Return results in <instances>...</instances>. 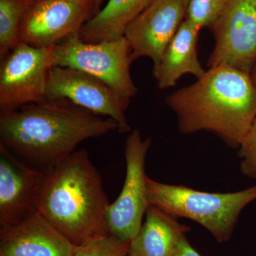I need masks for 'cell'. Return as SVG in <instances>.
<instances>
[{
	"label": "cell",
	"instance_id": "6da1fadb",
	"mask_svg": "<svg viewBox=\"0 0 256 256\" xmlns=\"http://www.w3.org/2000/svg\"><path fill=\"white\" fill-rule=\"evenodd\" d=\"M119 130L116 121L66 98L52 99L0 112V143L18 158L46 172L92 138Z\"/></svg>",
	"mask_w": 256,
	"mask_h": 256
},
{
	"label": "cell",
	"instance_id": "7a4b0ae2",
	"mask_svg": "<svg viewBox=\"0 0 256 256\" xmlns=\"http://www.w3.org/2000/svg\"><path fill=\"white\" fill-rule=\"evenodd\" d=\"M166 104L182 133L207 131L238 148L256 117V86L249 74L212 67L196 82L168 96Z\"/></svg>",
	"mask_w": 256,
	"mask_h": 256
},
{
	"label": "cell",
	"instance_id": "3957f363",
	"mask_svg": "<svg viewBox=\"0 0 256 256\" xmlns=\"http://www.w3.org/2000/svg\"><path fill=\"white\" fill-rule=\"evenodd\" d=\"M110 204L100 173L85 150L45 172L38 212L74 245L110 234L106 220Z\"/></svg>",
	"mask_w": 256,
	"mask_h": 256
},
{
	"label": "cell",
	"instance_id": "277c9868",
	"mask_svg": "<svg viewBox=\"0 0 256 256\" xmlns=\"http://www.w3.org/2000/svg\"><path fill=\"white\" fill-rule=\"evenodd\" d=\"M146 186L150 205L175 218L200 224L218 242L230 240L242 210L256 200V184L242 191L217 193L162 183L148 176Z\"/></svg>",
	"mask_w": 256,
	"mask_h": 256
},
{
	"label": "cell",
	"instance_id": "5b68a950",
	"mask_svg": "<svg viewBox=\"0 0 256 256\" xmlns=\"http://www.w3.org/2000/svg\"><path fill=\"white\" fill-rule=\"evenodd\" d=\"M53 57L54 66L90 74L127 98L137 96L130 73L132 50L124 36L90 44L82 42L78 35L54 46Z\"/></svg>",
	"mask_w": 256,
	"mask_h": 256
},
{
	"label": "cell",
	"instance_id": "8992f818",
	"mask_svg": "<svg viewBox=\"0 0 256 256\" xmlns=\"http://www.w3.org/2000/svg\"><path fill=\"white\" fill-rule=\"evenodd\" d=\"M53 48L21 43L1 60L0 110L9 112L46 100Z\"/></svg>",
	"mask_w": 256,
	"mask_h": 256
},
{
	"label": "cell",
	"instance_id": "52a82bcc",
	"mask_svg": "<svg viewBox=\"0 0 256 256\" xmlns=\"http://www.w3.org/2000/svg\"><path fill=\"white\" fill-rule=\"evenodd\" d=\"M150 138L142 139L134 130L126 140V174L118 197L110 204L106 214L110 233L124 240H132L142 225L143 217L150 206L146 174V156Z\"/></svg>",
	"mask_w": 256,
	"mask_h": 256
},
{
	"label": "cell",
	"instance_id": "ba28073f",
	"mask_svg": "<svg viewBox=\"0 0 256 256\" xmlns=\"http://www.w3.org/2000/svg\"><path fill=\"white\" fill-rule=\"evenodd\" d=\"M98 12L94 0H34L20 26V42L52 47L78 36Z\"/></svg>",
	"mask_w": 256,
	"mask_h": 256
},
{
	"label": "cell",
	"instance_id": "9c48e42d",
	"mask_svg": "<svg viewBox=\"0 0 256 256\" xmlns=\"http://www.w3.org/2000/svg\"><path fill=\"white\" fill-rule=\"evenodd\" d=\"M66 98L98 116L116 121L118 132H129L126 111L130 99L100 79L76 69L54 66L50 70L46 99Z\"/></svg>",
	"mask_w": 256,
	"mask_h": 256
},
{
	"label": "cell",
	"instance_id": "30bf717a",
	"mask_svg": "<svg viewBox=\"0 0 256 256\" xmlns=\"http://www.w3.org/2000/svg\"><path fill=\"white\" fill-rule=\"evenodd\" d=\"M210 30L215 45L208 66L250 74L256 58V0H232Z\"/></svg>",
	"mask_w": 256,
	"mask_h": 256
},
{
	"label": "cell",
	"instance_id": "8fae6325",
	"mask_svg": "<svg viewBox=\"0 0 256 256\" xmlns=\"http://www.w3.org/2000/svg\"><path fill=\"white\" fill-rule=\"evenodd\" d=\"M45 172L30 166L0 143V226H12L38 212Z\"/></svg>",
	"mask_w": 256,
	"mask_h": 256
},
{
	"label": "cell",
	"instance_id": "7c38bea8",
	"mask_svg": "<svg viewBox=\"0 0 256 256\" xmlns=\"http://www.w3.org/2000/svg\"><path fill=\"white\" fill-rule=\"evenodd\" d=\"M188 0H152L128 25L124 36L133 62L148 57L158 65L166 47L183 22Z\"/></svg>",
	"mask_w": 256,
	"mask_h": 256
},
{
	"label": "cell",
	"instance_id": "4fadbf2b",
	"mask_svg": "<svg viewBox=\"0 0 256 256\" xmlns=\"http://www.w3.org/2000/svg\"><path fill=\"white\" fill-rule=\"evenodd\" d=\"M75 247L38 212L0 228V256H73Z\"/></svg>",
	"mask_w": 256,
	"mask_h": 256
},
{
	"label": "cell",
	"instance_id": "5bb4252c",
	"mask_svg": "<svg viewBox=\"0 0 256 256\" xmlns=\"http://www.w3.org/2000/svg\"><path fill=\"white\" fill-rule=\"evenodd\" d=\"M200 30L186 18L180 25L159 63L153 66V76L160 89L174 87L186 74L198 78L205 73L197 52Z\"/></svg>",
	"mask_w": 256,
	"mask_h": 256
},
{
	"label": "cell",
	"instance_id": "9a60e30c",
	"mask_svg": "<svg viewBox=\"0 0 256 256\" xmlns=\"http://www.w3.org/2000/svg\"><path fill=\"white\" fill-rule=\"evenodd\" d=\"M146 220L130 240L128 256H173L178 242L191 230L178 218L150 205Z\"/></svg>",
	"mask_w": 256,
	"mask_h": 256
},
{
	"label": "cell",
	"instance_id": "2e32d148",
	"mask_svg": "<svg viewBox=\"0 0 256 256\" xmlns=\"http://www.w3.org/2000/svg\"><path fill=\"white\" fill-rule=\"evenodd\" d=\"M152 0H108L82 28L79 38L86 43L95 44L124 36L133 20Z\"/></svg>",
	"mask_w": 256,
	"mask_h": 256
},
{
	"label": "cell",
	"instance_id": "e0dca14e",
	"mask_svg": "<svg viewBox=\"0 0 256 256\" xmlns=\"http://www.w3.org/2000/svg\"><path fill=\"white\" fill-rule=\"evenodd\" d=\"M34 0H0V58L4 60L21 42L20 26Z\"/></svg>",
	"mask_w": 256,
	"mask_h": 256
},
{
	"label": "cell",
	"instance_id": "ac0fdd59",
	"mask_svg": "<svg viewBox=\"0 0 256 256\" xmlns=\"http://www.w3.org/2000/svg\"><path fill=\"white\" fill-rule=\"evenodd\" d=\"M130 245V240H122L110 233L76 246L73 256H128Z\"/></svg>",
	"mask_w": 256,
	"mask_h": 256
},
{
	"label": "cell",
	"instance_id": "d6986e66",
	"mask_svg": "<svg viewBox=\"0 0 256 256\" xmlns=\"http://www.w3.org/2000/svg\"><path fill=\"white\" fill-rule=\"evenodd\" d=\"M232 0H190L186 18L200 28H212Z\"/></svg>",
	"mask_w": 256,
	"mask_h": 256
},
{
	"label": "cell",
	"instance_id": "ffe728a7",
	"mask_svg": "<svg viewBox=\"0 0 256 256\" xmlns=\"http://www.w3.org/2000/svg\"><path fill=\"white\" fill-rule=\"evenodd\" d=\"M238 158L242 174L256 178V117L246 136L238 146Z\"/></svg>",
	"mask_w": 256,
	"mask_h": 256
},
{
	"label": "cell",
	"instance_id": "44dd1931",
	"mask_svg": "<svg viewBox=\"0 0 256 256\" xmlns=\"http://www.w3.org/2000/svg\"><path fill=\"white\" fill-rule=\"evenodd\" d=\"M173 256H202L188 242L186 236H184L178 242Z\"/></svg>",
	"mask_w": 256,
	"mask_h": 256
},
{
	"label": "cell",
	"instance_id": "7402d4cb",
	"mask_svg": "<svg viewBox=\"0 0 256 256\" xmlns=\"http://www.w3.org/2000/svg\"><path fill=\"white\" fill-rule=\"evenodd\" d=\"M94 1H95L96 8H97L98 12L99 10H100V6L102 4L104 0H94Z\"/></svg>",
	"mask_w": 256,
	"mask_h": 256
},
{
	"label": "cell",
	"instance_id": "603a6c76",
	"mask_svg": "<svg viewBox=\"0 0 256 256\" xmlns=\"http://www.w3.org/2000/svg\"><path fill=\"white\" fill-rule=\"evenodd\" d=\"M252 80H254V84L256 86V67L255 68V70H254V76H252Z\"/></svg>",
	"mask_w": 256,
	"mask_h": 256
},
{
	"label": "cell",
	"instance_id": "cb8c5ba5",
	"mask_svg": "<svg viewBox=\"0 0 256 256\" xmlns=\"http://www.w3.org/2000/svg\"><path fill=\"white\" fill-rule=\"evenodd\" d=\"M188 2H190V0H188Z\"/></svg>",
	"mask_w": 256,
	"mask_h": 256
},
{
	"label": "cell",
	"instance_id": "d4e9b609",
	"mask_svg": "<svg viewBox=\"0 0 256 256\" xmlns=\"http://www.w3.org/2000/svg\"></svg>",
	"mask_w": 256,
	"mask_h": 256
}]
</instances>
